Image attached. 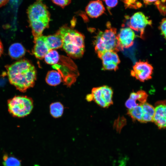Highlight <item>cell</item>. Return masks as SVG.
I'll use <instances>...</instances> for the list:
<instances>
[{
	"mask_svg": "<svg viewBox=\"0 0 166 166\" xmlns=\"http://www.w3.org/2000/svg\"><path fill=\"white\" fill-rule=\"evenodd\" d=\"M7 71L9 82L20 91L24 92L34 85L36 70L28 61L23 59L17 61L8 66Z\"/></svg>",
	"mask_w": 166,
	"mask_h": 166,
	"instance_id": "6da1fadb",
	"label": "cell"
},
{
	"mask_svg": "<svg viewBox=\"0 0 166 166\" xmlns=\"http://www.w3.org/2000/svg\"><path fill=\"white\" fill-rule=\"evenodd\" d=\"M27 14L34 39L41 36L44 29L48 27L50 14L47 6L40 0L29 7Z\"/></svg>",
	"mask_w": 166,
	"mask_h": 166,
	"instance_id": "7a4b0ae2",
	"label": "cell"
},
{
	"mask_svg": "<svg viewBox=\"0 0 166 166\" xmlns=\"http://www.w3.org/2000/svg\"><path fill=\"white\" fill-rule=\"evenodd\" d=\"M59 31L62 38V47L66 52L74 58L81 57L85 51L84 35L66 26L61 27Z\"/></svg>",
	"mask_w": 166,
	"mask_h": 166,
	"instance_id": "3957f363",
	"label": "cell"
},
{
	"mask_svg": "<svg viewBox=\"0 0 166 166\" xmlns=\"http://www.w3.org/2000/svg\"><path fill=\"white\" fill-rule=\"evenodd\" d=\"M94 45L98 57L107 51H119L116 29L111 27L103 31H99L95 37Z\"/></svg>",
	"mask_w": 166,
	"mask_h": 166,
	"instance_id": "277c9868",
	"label": "cell"
},
{
	"mask_svg": "<svg viewBox=\"0 0 166 166\" xmlns=\"http://www.w3.org/2000/svg\"><path fill=\"white\" fill-rule=\"evenodd\" d=\"M8 106L10 113L13 116L22 117L30 113L33 103L32 100L27 96H17L8 101Z\"/></svg>",
	"mask_w": 166,
	"mask_h": 166,
	"instance_id": "5b68a950",
	"label": "cell"
},
{
	"mask_svg": "<svg viewBox=\"0 0 166 166\" xmlns=\"http://www.w3.org/2000/svg\"><path fill=\"white\" fill-rule=\"evenodd\" d=\"M153 67L147 61H140L135 63L131 71V75L141 82L152 78Z\"/></svg>",
	"mask_w": 166,
	"mask_h": 166,
	"instance_id": "8992f818",
	"label": "cell"
},
{
	"mask_svg": "<svg viewBox=\"0 0 166 166\" xmlns=\"http://www.w3.org/2000/svg\"><path fill=\"white\" fill-rule=\"evenodd\" d=\"M152 21L148 19L142 12H138L134 14L130 18L128 23L129 27L132 30L140 32V37L143 38L145 27L151 25Z\"/></svg>",
	"mask_w": 166,
	"mask_h": 166,
	"instance_id": "52a82bcc",
	"label": "cell"
},
{
	"mask_svg": "<svg viewBox=\"0 0 166 166\" xmlns=\"http://www.w3.org/2000/svg\"><path fill=\"white\" fill-rule=\"evenodd\" d=\"M136 35L132 29L129 27L121 28L117 34L118 46L119 50L128 48L134 43Z\"/></svg>",
	"mask_w": 166,
	"mask_h": 166,
	"instance_id": "ba28073f",
	"label": "cell"
},
{
	"mask_svg": "<svg viewBox=\"0 0 166 166\" xmlns=\"http://www.w3.org/2000/svg\"><path fill=\"white\" fill-rule=\"evenodd\" d=\"M102 61V69L104 70H117L120 61L117 52L107 51L99 57Z\"/></svg>",
	"mask_w": 166,
	"mask_h": 166,
	"instance_id": "9c48e42d",
	"label": "cell"
},
{
	"mask_svg": "<svg viewBox=\"0 0 166 166\" xmlns=\"http://www.w3.org/2000/svg\"><path fill=\"white\" fill-rule=\"evenodd\" d=\"M155 110L153 122L159 128H166V103L157 104Z\"/></svg>",
	"mask_w": 166,
	"mask_h": 166,
	"instance_id": "30bf717a",
	"label": "cell"
},
{
	"mask_svg": "<svg viewBox=\"0 0 166 166\" xmlns=\"http://www.w3.org/2000/svg\"><path fill=\"white\" fill-rule=\"evenodd\" d=\"M34 42L33 54L36 58L40 59H43L47 53L50 50L46 43L44 36L42 35L34 39Z\"/></svg>",
	"mask_w": 166,
	"mask_h": 166,
	"instance_id": "8fae6325",
	"label": "cell"
},
{
	"mask_svg": "<svg viewBox=\"0 0 166 166\" xmlns=\"http://www.w3.org/2000/svg\"><path fill=\"white\" fill-rule=\"evenodd\" d=\"M87 14L92 18H97L102 15L105 11V8L100 0L90 2L85 8Z\"/></svg>",
	"mask_w": 166,
	"mask_h": 166,
	"instance_id": "7c38bea8",
	"label": "cell"
},
{
	"mask_svg": "<svg viewBox=\"0 0 166 166\" xmlns=\"http://www.w3.org/2000/svg\"><path fill=\"white\" fill-rule=\"evenodd\" d=\"M44 37L46 43L50 50L62 47V38L59 30L55 34L44 36Z\"/></svg>",
	"mask_w": 166,
	"mask_h": 166,
	"instance_id": "4fadbf2b",
	"label": "cell"
},
{
	"mask_svg": "<svg viewBox=\"0 0 166 166\" xmlns=\"http://www.w3.org/2000/svg\"><path fill=\"white\" fill-rule=\"evenodd\" d=\"M9 52L10 56L12 58H18L21 57L24 55L25 50L20 43H14L10 47Z\"/></svg>",
	"mask_w": 166,
	"mask_h": 166,
	"instance_id": "5bb4252c",
	"label": "cell"
},
{
	"mask_svg": "<svg viewBox=\"0 0 166 166\" xmlns=\"http://www.w3.org/2000/svg\"><path fill=\"white\" fill-rule=\"evenodd\" d=\"M45 81L49 85L56 86L61 83L62 81V77L59 72L55 70H51L47 73Z\"/></svg>",
	"mask_w": 166,
	"mask_h": 166,
	"instance_id": "9a60e30c",
	"label": "cell"
},
{
	"mask_svg": "<svg viewBox=\"0 0 166 166\" xmlns=\"http://www.w3.org/2000/svg\"><path fill=\"white\" fill-rule=\"evenodd\" d=\"M91 94L93 100L97 105L103 108L108 107L102 97L100 87L93 88L92 90Z\"/></svg>",
	"mask_w": 166,
	"mask_h": 166,
	"instance_id": "2e32d148",
	"label": "cell"
},
{
	"mask_svg": "<svg viewBox=\"0 0 166 166\" xmlns=\"http://www.w3.org/2000/svg\"><path fill=\"white\" fill-rule=\"evenodd\" d=\"M102 97L109 107L113 104V92L112 88L107 85L101 86Z\"/></svg>",
	"mask_w": 166,
	"mask_h": 166,
	"instance_id": "e0dca14e",
	"label": "cell"
},
{
	"mask_svg": "<svg viewBox=\"0 0 166 166\" xmlns=\"http://www.w3.org/2000/svg\"><path fill=\"white\" fill-rule=\"evenodd\" d=\"M127 114L133 121L142 122L143 110L140 104L134 108L128 109Z\"/></svg>",
	"mask_w": 166,
	"mask_h": 166,
	"instance_id": "ac0fdd59",
	"label": "cell"
},
{
	"mask_svg": "<svg viewBox=\"0 0 166 166\" xmlns=\"http://www.w3.org/2000/svg\"><path fill=\"white\" fill-rule=\"evenodd\" d=\"M63 106L59 102L52 103L50 106V113L52 116L54 118L61 117L63 114Z\"/></svg>",
	"mask_w": 166,
	"mask_h": 166,
	"instance_id": "d6986e66",
	"label": "cell"
},
{
	"mask_svg": "<svg viewBox=\"0 0 166 166\" xmlns=\"http://www.w3.org/2000/svg\"><path fill=\"white\" fill-rule=\"evenodd\" d=\"M4 166H21V160L13 155L4 154L3 156Z\"/></svg>",
	"mask_w": 166,
	"mask_h": 166,
	"instance_id": "ffe728a7",
	"label": "cell"
},
{
	"mask_svg": "<svg viewBox=\"0 0 166 166\" xmlns=\"http://www.w3.org/2000/svg\"><path fill=\"white\" fill-rule=\"evenodd\" d=\"M45 62L50 65L57 64L59 59V55L58 52L54 49L50 50L44 57Z\"/></svg>",
	"mask_w": 166,
	"mask_h": 166,
	"instance_id": "44dd1931",
	"label": "cell"
},
{
	"mask_svg": "<svg viewBox=\"0 0 166 166\" xmlns=\"http://www.w3.org/2000/svg\"><path fill=\"white\" fill-rule=\"evenodd\" d=\"M148 96V94L145 91L140 90L136 92L131 93L129 98L136 101H138L140 104L146 102Z\"/></svg>",
	"mask_w": 166,
	"mask_h": 166,
	"instance_id": "7402d4cb",
	"label": "cell"
},
{
	"mask_svg": "<svg viewBox=\"0 0 166 166\" xmlns=\"http://www.w3.org/2000/svg\"><path fill=\"white\" fill-rule=\"evenodd\" d=\"M122 1L126 8L137 9L142 6V3L138 0H122Z\"/></svg>",
	"mask_w": 166,
	"mask_h": 166,
	"instance_id": "603a6c76",
	"label": "cell"
},
{
	"mask_svg": "<svg viewBox=\"0 0 166 166\" xmlns=\"http://www.w3.org/2000/svg\"><path fill=\"white\" fill-rule=\"evenodd\" d=\"M142 107L143 113L154 117L155 114V108L151 105L145 102L140 104Z\"/></svg>",
	"mask_w": 166,
	"mask_h": 166,
	"instance_id": "cb8c5ba5",
	"label": "cell"
},
{
	"mask_svg": "<svg viewBox=\"0 0 166 166\" xmlns=\"http://www.w3.org/2000/svg\"><path fill=\"white\" fill-rule=\"evenodd\" d=\"M126 119L123 117H119L114 122L113 127L117 131L120 133L122 128L126 124Z\"/></svg>",
	"mask_w": 166,
	"mask_h": 166,
	"instance_id": "d4e9b609",
	"label": "cell"
},
{
	"mask_svg": "<svg viewBox=\"0 0 166 166\" xmlns=\"http://www.w3.org/2000/svg\"><path fill=\"white\" fill-rule=\"evenodd\" d=\"M72 0H51L52 2L56 5L64 8L69 5Z\"/></svg>",
	"mask_w": 166,
	"mask_h": 166,
	"instance_id": "484cf974",
	"label": "cell"
},
{
	"mask_svg": "<svg viewBox=\"0 0 166 166\" xmlns=\"http://www.w3.org/2000/svg\"><path fill=\"white\" fill-rule=\"evenodd\" d=\"M140 104H137L136 101L129 98L126 101L125 105L128 109L134 108Z\"/></svg>",
	"mask_w": 166,
	"mask_h": 166,
	"instance_id": "4316f807",
	"label": "cell"
},
{
	"mask_svg": "<svg viewBox=\"0 0 166 166\" xmlns=\"http://www.w3.org/2000/svg\"><path fill=\"white\" fill-rule=\"evenodd\" d=\"M159 29L161 31L162 34L166 40V18L162 20Z\"/></svg>",
	"mask_w": 166,
	"mask_h": 166,
	"instance_id": "83f0119b",
	"label": "cell"
},
{
	"mask_svg": "<svg viewBox=\"0 0 166 166\" xmlns=\"http://www.w3.org/2000/svg\"><path fill=\"white\" fill-rule=\"evenodd\" d=\"M107 7L109 11L112 8L115 7L117 4L118 0H104Z\"/></svg>",
	"mask_w": 166,
	"mask_h": 166,
	"instance_id": "f1b7e54d",
	"label": "cell"
},
{
	"mask_svg": "<svg viewBox=\"0 0 166 166\" xmlns=\"http://www.w3.org/2000/svg\"><path fill=\"white\" fill-rule=\"evenodd\" d=\"M155 3L161 14L163 15H165L166 14V6L163 4H161L160 1H157Z\"/></svg>",
	"mask_w": 166,
	"mask_h": 166,
	"instance_id": "f546056e",
	"label": "cell"
},
{
	"mask_svg": "<svg viewBox=\"0 0 166 166\" xmlns=\"http://www.w3.org/2000/svg\"><path fill=\"white\" fill-rule=\"evenodd\" d=\"M158 0H143L144 3L146 5H148L153 2L157 1Z\"/></svg>",
	"mask_w": 166,
	"mask_h": 166,
	"instance_id": "4dcf8cb0",
	"label": "cell"
},
{
	"mask_svg": "<svg viewBox=\"0 0 166 166\" xmlns=\"http://www.w3.org/2000/svg\"><path fill=\"white\" fill-rule=\"evenodd\" d=\"M10 0H0V7L6 5Z\"/></svg>",
	"mask_w": 166,
	"mask_h": 166,
	"instance_id": "1f68e13d",
	"label": "cell"
},
{
	"mask_svg": "<svg viewBox=\"0 0 166 166\" xmlns=\"http://www.w3.org/2000/svg\"><path fill=\"white\" fill-rule=\"evenodd\" d=\"M3 51V47L1 41L0 40V57L2 54Z\"/></svg>",
	"mask_w": 166,
	"mask_h": 166,
	"instance_id": "d6a6232c",
	"label": "cell"
},
{
	"mask_svg": "<svg viewBox=\"0 0 166 166\" xmlns=\"http://www.w3.org/2000/svg\"><path fill=\"white\" fill-rule=\"evenodd\" d=\"M86 99L89 101L93 100V97L91 94H89L87 96Z\"/></svg>",
	"mask_w": 166,
	"mask_h": 166,
	"instance_id": "836d02e7",
	"label": "cell"
},
{
	"mask_svg": "<svg viewBox=\"0 0 166 166\" xmlns=\"http://www.w3.org/2000/svg\"></svg>",
	"mask_w": 166,
	"mask_h": 166,
	"instance_id": "e575fe53",
	"label": "cell"
}]
</instances>
